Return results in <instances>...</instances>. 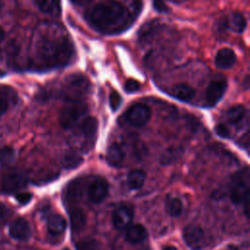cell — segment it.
Wrapping results in <instances>:
<instances>
[{"label": "cell", "mask_w": 250, "mask_h": 250, "mask_svg": "<svg viewBox=\"0 0 250 250\" xmlns=\"http://www.w3.org/2000/svg\"><path fill=\"white\" fill-rule=\"evenodd\" d=\"M195 94V91L192 87L188 84H179L175 86L172 90V95L183 102L190 101Z\"/></svg>", "instance_id": "cell-20"}, {"label": "cell", "mask_w": 250, "mask_h": 250, "mask_svg": "<svg viewBox=\"0 0 250 250\" xmlns=\"http://www.w3.org/2000/svg\"><path fill=\"white\" fill-rule=\"evenodd\" d=\"M8 217V209L4 204L0 203V222Z\"/></svg>", "instance_id": "cell-35"}, {"label": "cell", "mask_w": 250, "mask_h": 250, "mask_svg": "<svg viewBox=\"0 0 250 250\" xmlns=\"http://www.w3.org/2000/svg\"><path fill=\"white\" fill-rule=\"evenodd\" d=\"M69 220H70L71 229L74 231H79L85 227L87 218H86L85 212L81 208L75 207V208H72L69 212Z\"/></svg>", "instance_id": "cell-18"}, {"label": "cell", "mask_w": 250, "mask_h": 250, "mask_svg": "<svg viewBox=\"0 0 250 250\" xmlns=\"http://www.w3.org/2000/svg\"><path fill=\"white\" fill-rule=\"evenodd\" d=\"M150 118V109L143 104L131 105L125 112L126 121L134 127H143Z\"/></svg>", "instance_id": "cell-6"}, {"label": "cell", "mask_w": 250, "mask_h": 250, "mask_svg": "<svg viewBox=\"0 0 250 250\" xmlns=\"http://www.w3.org/2000/svg\"><path fill=\"white\" fill-rule=\"evenodd\" d=\"M105 157H106V161L109 165H111L113 167H119V166H121V164L123 162L124 152L118 145L112 144L108 146V148L106 150Z\"/></svg>", "instance_id": "cell-17"}, {"label": "cell", "mask_w": 250, "mask_h": 250, "mask_svg": "<svg viewBox=\"0 0 250 250\" xmlns=\"http://www.w3.org/2000/svg\"><path fill=\"white\" fill-rule=\"evenodd\" d=\"M38 9L49 15H59L61 12L60 0H35Z\"/></svg>", "instance_id": "cell-21"}, {"label": "cell", "mask_w": 250, "mask_h": 250, "mask_svg": "<svg viewBox=\"0 0 250 250\" xmlns=\"http://www.w3.org/2000/svg\"><path fill=\"white\" fill-rule=\"evenodd\" d=\"M9 234L15 240H28L31 236V229L28 222L23 218L15 219L10 225Z\"/></svg>", "instance_id": "cell-9"}, {"label": "cell", "mask_w": 250, "mask_h": 250, "mask_svg": "<svg viewBox=\"0 0 250 250\" xmlns=\"http://www.w3.org/2000/svg\"><path fill=\"white\" fill-rule=\"evenodd\" d=\"M232 250H236V249H232Z\"/></svg>", "instance_id": "cell-42"}, {"label": "cell", "mask_w": 250, "mask_h": 250, "mask_svg": "<svg viewBox=\"0 0 250 250\" xmlns=\"http://www.w3.org/2000/svg\"><path fill=\"white\" fill-rule=\"evenodd\" d=\"M87 20L100 32L117 33L129 27L132 22V15L120 2L106 0L95 5L88 12Z\"/></svg>", "instance_id": "cell-2"}, {"label": "cell", "mask_w": 250, "mask_h": 250, "mask_svg": "<svg viewBox=\"0 0 250 250\" xmlns=\"http://www.w3.org/2000/svg\"><path fill=\"white\" fill-rule=\"evenodd\" d=\"M229 25L231 30L241 33L246 28V20L242 14L235 12L232 14Z\"/></svg>", "instance_id": "cell-26"}, {"label": "cell", "mask_w": 250, "mask_h": 250, "mask_svg": "<svg viewBox=\"0 0 250 250\" xmlns=\"http://www.w3.org/2000/svg\"><path fill=\"white\" fill-rule=\"evenodd\" d=\"M83 136L87 139H94L98 131V120L93 116H87L80 124Z\"/></svg>", "instance_id": "cell-19"}, {"label": "cell", "mask_w": 250, "mask_h": 250, "mask_svg": "<svg viewBox=\"0 0 250 250\" xmlns=\"http://www.w3.org/2000/svg\"><path fill=\"white\" fill-rule=\"evenodd\" d=\"M134 212L128 205L118 206L112 213V223L117 229H126L132 223Z\"/></svg>", "instance_id": "cell-11"}, {"label": "cell", "mask_w": 250, "mask_h": 250, "mask_svg": "<svg viewBox=\"0 0 250 250\" xmlns=\"http://www.w3.org/2000/svg\"><path fill=\"white\" fill-rule=\"evenodd\" d=\"M250 191V175L248 168L236 172L231 179L230 199L235 204L244 203L245 212L248 215Z\"/></svg>", "instance_id": "cell-3"}, {"label": "cell", "mask_w": 250, "mask_h": 250, "mask_svg": "<svg viewBox=\"0 0 250 250\" xmlns=\"http://www.w3.org/2000/svg\"><path fill=\"white\" fill-rule=\"evenodd\" d=\"M17 101L16 91L7 85H0V117L9 109L10 105Z\"/></svg>", "instance_id": "cell-13"}, {"label": "cell", "mask_w": 250, "mask_h": 250, "mask_svg": "<svg viewBox=\"0 0 250 250\" xmlns=\"http://www.w3.org/2000/svg\"><path fill=\"white\" fill-rule=\"evenodd\" d=\"M27 185V179L21 173H10L2 179L1 189L3 192L12 193L20 191Z\"/></svg>", "instance_id": "cell-8"}, {"label": "cell", "mask_w": 250, "mask_h": 250, "mask_svg": "<svg viewBox=\"0 0 250 250\" xmlns=\"http://www.w3.org/2000/svg\"><path fill=\"white\" fill-rule=\"evenodd\" d=\"M162 250H178V249L174 246H165Z\"/></svg>", "instance_id": "cell-38"}, {"label": "cell", "mask_w": 250, "mask_h": 250, "mask_svg": "<svg viewBox=\"0 0 250 250\" xmlns=\"http://www.w3.org/2000/svg\"><path fill=\"white\" fill-rule=\"evenodd\" d=\"M83 162V158L76 152H67L62 160V164L65 169H75Z\"/></svg>", "instance_id": "cell-25"}, {"label": "cell", "mask_w": 250, "mask_h": 250, "mask_svg": "<svg viewBox=\"0 0 250 250\" xmlns=\"http://www.w3.org/2000/svg\"><path fill=\"white\" fill-rule=\"evenodd\" d=\"M215 132L218 136L221 138H229V131L224 124H219L215 127Z\"/></svg>", "instance_id": "cell-33"}, {"label": "cell", "mask_w": 250, "mask_h": 250, "mask_svg": "<svg viewBox=\"0 0 250 250\" xmlns=\"http://www.w3.org/2000/svg\"><path fill=\"white\" fill-rule=\"evenodd\" d=\"M76 250H100V243L95 239L82 240L76 243Z\"/></svg>", "instance_id": "cell-29"}, {"label": "cell", "mask_w": 250, "mask_h": 250, "mask_svg": "<svg viewBox=\"0 0 250 250\" xmlns=\"http://www.w3.org/2000/svg\"><path fill=\"white\" fill-rule=\"evenodd\" d=\"M47 228L52 234L59 235L64 231L66 228V222L61 215L52 214L47 219Z\"/></svg>", "instance_id": "cell-16"}, {"label": "cell", "mask_w": 250, "mask_h": 250, "mask_svg": "<svg viewBox=\"0 0 250 250\" xmlns=\"http://www.w3.org/2000/svg\"><path fill=\"white\" fill-rule=\"evenodd\" d=\"M76 5H84L89 2V0H71Z\"/></svg>", "instance_id": "cell-36"}, {"label": "cell", "mask_w": 250, "mask_h": 250, "mask_svg": "<svg viewBox=\"0 0 250 250\" xmlns=\"http://www.w3.org/2000/svg\"><path fill=\"white\" fill-rule=\"evenodd\" d=\"M74 47L62 26L42 23L35 30L29 56V66L35 70H49L68 64Z\"/></svg>", "instance_id": "cell-1"}, {"label": "cell", "mask_w": 250, "mask_h": 250, "mask_svg": "<svg viewBox=\"0 0 250 250\" xmlns=\"http://www.w3.org/2000/svg\"><path fill=\"white\" fill-rule=\"evenodd\" d=\"M16 152L14 148L10 146H5L0 149V162L2 165H10L15 159Z\"/></svg>", "instance_id": "cell-28"}, {"label": "cell", "mask_w": 250, "mask_h": 250, "mask_svg": "<svg viewBox=\"0 0 250 250\" xmlns=\"http://www.w3.org/2000/svg\"><path fill=\"white\" fill-rule=\"evenodd\" d=\"M0 74H3V72H2V70L0 69Z\"/></svg>", "instance_id": "cell-40"}, {"label": "cell", "mask_w": 250, "mask_h": 250, "mask_svg": "<svg viewBox=\"0 0 250 250\" xmlns=\"http://www.w3.org/2000/svg\"><path fill=\"white\" fill-rule=\"evenodd\" d=\"M31 193L28 192H20L16 195V199L21 203V204H26L31 200Z\"/></svg>", "instance_id": "cell-34"}, {"label": "cell", "mask_w": 250, "mask_h": 250, "mask_svg": "<svg viewBox=\"0 0 250 250\" xmlns=\"http://www.w3.org/2000/svg\"><path fill=\"white\" fill-rule=\"evenodd\" d=\"M183 152L184 150L181 146H171L162 153L160 157V163L163 165L171 164L178 160L182 156Z\"/></svg>", "instance_id": "cell-23"}, {"label": "cell", "mask_w": 250, "mask_h": 250, "mask_svg": "<svg viewBox=\"0 0 250 250\" xmlns=\"http://www.w3.org/2000/svg\"><path fill=\"white\" fill-rule=\"evenodd\" d=\"M152 4L154 9L159 13H168L169 8L164 2V0H152Z\"/></svg>", "instance_id": "cell-32"}, {"label": "cell", "mask_w": 250, "mask_h": 250, "mask_svg": "<svg viewBox=\"0 0 250 250\" xmlns=\"http://www.w3.org/2000/svg\"><path fill=\"white\" fill-rule=\"evenodd\" d=\"M147 236L146 228L140 224L130 225L126 229V240L132 244L140 243L144 241Z\"/></svg>", "instance_id": "cell-15"}, {"label": "cell", "mask_w": 250, "mask_h": 250, "mask_svg": "<svg viewBox=\"0 0 250 250\" xmlns=\"http://www.w3.org/2000/svg\"><path fill=\"white\" fill-rule=\"evenodd\" d=\"M228 84L226 80H214L212 81L206 90V104L209 106H214L224 96L227 90Z\"/></svg>", "instance_id": "cell-12"}, {"label": "cell", "mask_w": 250, "mask_h": 250, "mask_svg": "<svg viewBox=\"0 0 250 250\" xmlns=\"http://www.w3.org/2000/svg\"><path fill=\"white\" fill-rule=\"evenodd\" d=\"M1 8H2V0H0V10H1Z\"/></svg>", "instance_id": "cell-39"}, {"label": "cell", "mask_w": 250, "mask_h": 250, "mask_svg": "<svg viewBox=\"0 0 250 250\" xmlns=\"http://www.w3.org/2000/svg\"><path fill=\"white\" fill-rule=\"evenodd\" d=\"M183 237L191 250H200L203 247L204 232L197 225H188L184 229Z\"/></svg>", "instance_id": "cell-7"}, {"label": "cell", "mask_w": 250, "mask_h": 250, "mask_svg": "<svg viewBox=\"0 0 250 250\" xmlns=\"http://www.w3.org/2000/svg\"><path fill=\"white\" fill-rule=\"evenodd\" d=\"M247 114V110L243 105H234L230 107L227 112V118L231 124H238L245 118Z\"/></svg>", "instance_id": "cell-24"}, {"label": "cell", "mask_w": 250, "mask_h": 250, "mask_svg": "<svg viewBox=\"0 0 250 250\" xmlns=\"http://www.w3.org/2000/svg\"><path fill=\"white\" fill-rule=\"evenodd\" d=\"M4 35H5V32H4V29L0 26V42L3 40L4 38Z\"/></svg>", "instance_id": "cell-37"}, {"label": "cell", "mask_w": 250, "mask_h": 250, "mask_svg": "<svg viewBox=\"0 0 250 250\" xmlns=\"http://www.w3.org/2000/svg\"><path fill=\"white\" fill-rule=\"evenodd\" d=\"M63 250H68V249H66V248H65V249H63Z\"/></svg>", "instance_id": "cell-41"}, {"label": "cell", "mask_w": 250, "mask_h": 250, "mask_svg": "<svg viewBox=\"0 0 250 250\" xmlns=\"http://www.w3.org/2000/svg\"><path fill=\"white\" fill-rule=\"evenodd\" d=\"M140 87L141 84L135 79H128L124 85V89L127 93H135L140 89Z\"/></svg>", "instance_id": "cell-31"}, {"label": "cell", "mask_w": 250, "mask_h": 250, "mask_svg": "<svg viewBox=\"0 0 250 250\" xmlns=\"http://www.w3.org/2000/svg\"><path fill=\"white\" fill-rule=\"evenodd\" d=\"M236 61V57L234 52L231 49L224 48L221 49L215 58V63L218 68L221 69H228L230 68Z\"/></svg>", "instance_id": "cell-14"}, {"label": "cell", "mask_w": 250, "mask_h": 250, "mask_svg": "<svg viewBox=\"0 0 250 250\" xmlns=\"http://www.w3.org/2000/svg\"><path fill=\"white\" fill-rule=\"evenodd\" d=\"M60 114V124L63 129H69L76 125L86 113L87 105L82 102H68Z\"/></svg>", "instance_id": "cell-5"}, {"label": "cell", "mask_w": 250, "mask_h": 250, "mask_svg": "<svg viewBox=\"0 0 250 250\" xmlns=\"http://www.w3.org/2000/svg\"><path fill=\"white\" fill-rule=\"evenodd\" d=\"M121 103H122V98L119 95V93L115 91H111V93L109 94V105L111 109L113 111H116L119 108Z\"/></svg>", "instance_id": "cell-30"}, {"label": "cell", "mask_w": 250, "mask_h": 250, "mask_svg": "<svg viewBox=\"0 0 250 250\" xmlns=\"http://www.w3.org/2000/svg\"><path fill=\"white\" fill-rule=\"evenodd\" d=\"M146 173L142 170H132L127 176V184L131 189H139L144 186Z\"/></svg>", "instance_id": "cell-22"}, {"label": "cell", "mask_w": 250, "mask_h": 250, "mask_svg": "<svg viewBox=\"0 0 250 250\" xmlns=\"http://www.w3.org/2000/svg\"><path fill=\"white\" fill-rule=\"evenodd\" d=\"M108 193V184L103 178L95 179L88 188V198L93 203L102 202Z\"/></svg>", "instance_id": "cell-10"}, {"label": "cell", "mask_w": 250, "mask_h": 250, "mask_svg": "<svg viewBox=\"0 0 250 250\" xmlns=\"http://www.w3.org/2000/svg\"><path fill=\"white\" fill-rule=\"evenodd\" d=\"M166 209L170 216L179 217L183 211V203L178 197L170 198L166 204Z\"/></svg>", "instance_id": "cell-27"}, {"label": "cell", "mask_w": 250, "mask_h": 250, "mask_svg": "<svg viewBox=\"0 0 250 250\" xmlns=\"http://www.w3.org/2000/svg\"><path fill=\"white\" fill-rule=\"evenodd\" d=\"M90 82L82 74L74 73L68 75L62 85V95L67 102H81V99L88 93Z\"/></svg>", "instance_id": "cell-4"}]
</instances>
